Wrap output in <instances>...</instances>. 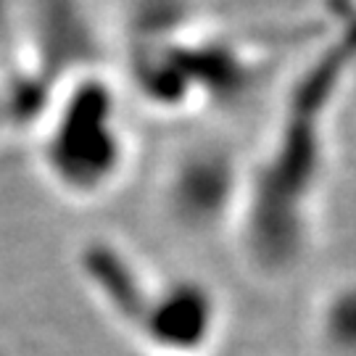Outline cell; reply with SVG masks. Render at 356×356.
Listing matches in <instances>:
<instances>
[{
	"label": "cell",
	"mask_w": 356,
	"mask_h": 356,
	"mask_svg": "<svg viewBox=\"0 0 356 356\" xmlns=\"http://www.w3.org/2000/svg\"><path fill=\"white\" fill-rule=\"evenodd\" d=\"M354 88L356 0H330L317 35L282 79L259 148L245 159L238 219L256 251L288 254L306 238Z\"/></svg>",
	"instance_id": "cell-1"
},
{
	"label": "cell",
	"mask_w": 356,
	"mask_h": 356,
	"mask_svg": "<svg viewBox=\"0 0 356 356\" xmlns=\"http://www.w3.org/2000/svg\"><path fill=\"white\" fill-rule=\"evenodd\" d=\"M269 64L264 40L211 22L195 0H138L132 8L127 74L153 114L182 119L232 106L261 85Z\"/></svg>",
	"instance_id": "cell-2"
},
{
	"label": "cell",
	"mask_w": 356,
	"mask_h": 356,
	"mask_svg": "<svg viewBox=\"0 0 356 356\" xmlns=\"http://www.w3.org/2000/svg\"><path fill=\"white\" fill-rule=\"evenodd\" d=\"M35 127L42 172L72 198L106 195L132 164L122 88L103 69L85 66L53 82Z\"/></svg>",
	"instance_id": "cell-3"
},
{
	"label": "cell",
	"mask_w": 356,
	"mask_h": 356,
	"mask_svg": "<svg viewBox=\"0 0 356 356\" xmlns=\"http://www.w3.org/2000/svg\"><path fill=\"white\" fill-rule=\"evenodd\" d=\"M245 159L229 143L204 140L179 153L166 177V204L185 225L206 227L241 209Z\"/></svg>",
	"instance_id": "cell-4"
},
{
	"label": "cell",
	"mask_w": 356,
	"mask_h": 356,
	"mask_svg": "<svg viewBox=\"0 0 356 356\" xmlns=\"http://www.w3.org/2000/svg\"><path fill=\"white\" fill-rule=\"evenodd\" d=\"M19 48V16L13 0H0V53L13 56Z\"/></svg>",
	"instance_id": "cell-5"
}]
</instances>
